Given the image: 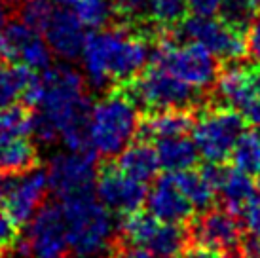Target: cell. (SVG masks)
Returning a JSON list of instances; mask_svg holds the SVG:
<instances>
[{
  "label": "cell",
  "instance_id": "43",
  "mask_svg": "<svg viewBox=\"0 0 260 258\" xmlns=\"http://www.w3.org/2000/svg\"><path fill=\"white\" fill-rule=\"evenodd\" d=\"M249 76H251V86H253L254 95L260 97V67H256L254 71L249 72Z\"/></svg>",
  "mask_w": 260,
  "mask_h": 258
},
{
  "label": "cell",
  "instance_id": "37",
  "mask_svg": "<svg viewBox=\"0 0 260 258\" xmlns=\"http://www.w3.org/2000/svg\"><path fill=\"white\" fill-rule=\"evenodd\" d=\"M224 0H188V12L200 17H215Z\"/></svg>",
  "mask_w": 260,
  "mask_h": 258
},
{
  "label": "cell",
  "instance_id": "14",
  "mask_svg": "<svg viewBox=\"0 0 260 258\" xmlns=\"http://www.w3.org/2000/svg\"><path fill=\"white\" fill-rule=\"evenodd\" d=\"M146 207L154 218L159 222L182 224L192 216L194 207L184 198V194L175 184L173 175L159 177L154 186L146 192Z\"/></svg>",
  "mask_w": 260,
  "mask_h": 258
},
{
  "label": "cell",
  "instance_id": "6",
  "mask_svg": "<svg viewBox=\"0 0 260 258\" xmlns=\"http://www.w3.org/2000/svg\"><path fill=\"white\" fill-rule=\"evenodd\" d=\"M245 118L232 107H217L203 112L192 125L194 144L200 156L211 164L230 158L234 144L245 131Z\"/></svg>",
  "mask_w": 260,
  "mask_h": 258
},
{
  "label": "cell",
  "instance_id": "21",
  "mask_svg": "<svg viewBox=\"0 0 260 258\" xmlns=\"http://www.w3.org/2000/svg\"><path fill=\"white\" fill-rule=\"evenodd\" d=\"M37 78V72L23 63L0 64V107H10L23 99Z\"/></svg>",
  "mask_w": 260,
  "mask_h": 258
},
{
  "label": "cell",
  "instance_id": "5",
  "mask_svg": "<svg viewBox=\"0 0 260 258\" xmlns=\"http://www.w3.org/2000/svg\"><path fill=\"white\" fill-rule=\"evenodd\" d=\"M150 59L152 64L166 69L196 89L213 86L220 72L217 57L196 42L177 46L169 38H161L150 53Z\"/></svg>",
  "mask_w": 260,
  "mask_h": 258
},
{
  "label": "cell",
  "instance_id": "8",
  "mask_svg": "<svg viewBox=\"0 0 260 258\" xmlns=\"http://www.w3.org/2000/svg\"><path fill=\"white\" fill-rule=\"evenodd\" d=\"M17 252L23 258H67L69 239H67L65 216L61 205H42L29 222L27 234L17 239Z\"/></svg>",
  "mask_w": 260,
  "mask_h": 258
},
{
  "label": "cell",
  "instance_id": "30",
  "mask_svg": "<svg viewBox=\"0 0 260 258\" xmlns=\"http://www.w3.org/2000/svg\"><path fill=\"white\" fill-rule=\"evenodd\" d=\"M148 12L159 27H177L186 19L188 0H148Z\"/></svg>",
  "mask_w": 260,
  "mask_h": 258
},
{
  "label": "cell",
  "instance_id": "25",
  "mask_svg": "<svg viewBox=\"0 0 260 258\" xmlns=\"http://www.w3.org/2000/svg\"><path fill=\"white\" fill-rule=\"evenodd\" d=\"M186 239H188V232L182 228L181 224L164 222L158 226L156 234L152 236V239L146 245V249L152 254H158L161 258H169L179 254L184 249Z\"/></svg>",
  "mask_w": 260,
  "mask_h": 258
},
{
  "label": "cell",
  "instance_id": "18",
  "mask_svg": "<svg viewBox=\"0 0 260 258\" xmlns=\"http://www.w3.org/2000/svg\"><path fill=\"white\" fill-rule=\"evenodd\" d=\"M38 164V152L35 144L23 135L0 137V173L19 175L30 171Z\"/></svg>",
  "mask_w": 260,
  "mask_h": 258
},
{
  "label": "cell",
  "instance_id": "49",
  "mask_svg": "<svg viewBox=\"0 0 260 258\" xmlns=\"http://www.w3.org/2000/svg\"><path fill=\"white\" fill-rule=\"evenodd\" d=\"M0 258H4V256H2V254H0Z\"/></svg>",
  "mask_w": 260,
  "mask_h": 258
},
{
  "label": "cell",
  "instance_id": "40",
  "mask_svg": "<svg viewBox=\"0 0 260 258\" xmlns=\"http://www.w3.org/2000/svg\"><path fill=\"white\" fill-rule=\"evenodd\" d=\"M241 114H243L247 123H251L253 127L260 129V97L258 99L254 97V99L241 110Z\"/></svg>",
  "mask_w": 260,
  "mask_h": 258
},
{
  "label": "cell",
  "instance_id": "33",
  "mask_svg": "<svg viewBox=\"0 0 260 258\" xmlns=\"http://www.w3.org/2000/svg\"><path fill=\"white\" fill-rule=\"evenodd\" d=\"M112 8L125 19H139L148 10V0H112Z\"/></svg>",
  "mask_w": 260,
  "mask_h": 258
},
{
  "label": "cell",
  "instance_id": "48",
  "mask_svg": "<svg viewBox=\"0 0 260 258\" xmlns=\"http://www.w3.org/2000/svg\"><path fill=\"white\" fill-rule=\"evenodd\" d=\"M256 188L260 190V175H258V184H256Z\"/></svg>",
  "mask_w": 260,
  "mask_h": 258
},
{
  "label": "cell",
  "instance_id": "23",
  "mask_svg": "<svg viewBox=\"0 0 260 258\" xmlns=\"http://www.w3.org/2000/svg\"><path fill=\"white\" fill-rule=\"evenodd\" d=\"M173 175L175 184L179 186L184 198L190 201V205L200 211H207L215 201V190L205 182L202 173L186 169V171H177Z\"/></svg>",
  "mask_w": 260,
  "mask_h": 258
},
{
  "label": "cell",
  "instance_id": "12",
  "mask_svg": "<svg viewBox=\"0 0 260 258\" xmlns=\"http://www.w3.org/2000/svg\"><path fill=\"white\" fill-rule=\"evenodd\" d=\"M95 192L105 207L123 215L141 209L146 200L145 182L131 179L112 165H107L97 173Z\"/></svg>",
  "mask_w": 260,
  "mask_h": 258
},
{
  "label": "cell",
  "instance_id": "7",
  "mask_svg": "<svg viewBox=\"0 0 260 258\" xmlns=\"http://www.w3.org/2000/svg\"><path fill=\"white\" fill-rule=\"evenodd\" d=\"M125 91L133 103L145 105L148 108L166 110V108H188L198 101L196 87L184 84L169 71L158 64L148 67L141 76L125 84Z\"/></svg>",
  "mask_w": 260,
  "mask_h": 258
},
{
  "label": "cell",
  "instance_id": "44",
  "mask_svg": "<svg viewBox=\"0 0 260 258\" xmlns=\"http://www.w3.org/2000/svg\"><path fill=\"white\" fill-rule=\"evenodd\" d=\"M8 23V6L0 0V27H4Z\"/></svg>",
  "mask_w": 260,
  "mask_h": 258
},
{
  "label": "cell",
  "instance_id": "29",
  "mask_svg": "<svg viewBox=\"0 0 260 258\" xmlns=\"http://www.w3.org/2000/svg\"><path fill=\"white\" fill-rule=\"evenodd\" d=\"M17 15L19 21L40 35L48 29L50 21L53 19L55 4L53 0H21L17 6Z\"/></svg>",
  "mask_w": 260,
  "mask_h": 258
},
{
  "label": "cell",
  "instance_id": "26",
  "mask_svg": "<svg viewBox=\"0 0 260 258\" xmlns=\"http://www.w3.org/2000/svg\"><path fill=\"white\" fill-rule=\"evenodd\" d=\"M69 12H73L76 19L87 29H101L110 21L114 8L112 0H74Z\"/></svg>",
  "mask_w": 260,
  "mask_h": 258
},
{
  "label": "cell",
  "instance_id": "45",
  "mask_svg": "<svg viewBox=\"0 0 260 258\" xmlns=\"http://www.w3.org/2000/svg\"><path fill=\"white\" fill-rule=\"evenodd\" d=\"M73 2H74V0H53V4H55V6H59V8H63V10H69Z\"/></svg>",
  "mask_w": 260,
  "mask_h": 258
},
{
  "label": "cell",
  "instance_id": "13",
  "mask_svg": "<svg viewBox=\"0 0 260 258\" xmlns=\"http://www.w3.org/2000/svg\"><path fill=\"white\" fill-rule=\"evenodd\" d=\"M48 173L42 169H30V171L15 175L14 184L4 198L2 205L8 216L14 220L15 226L29 224L30 218L37 215L42 207L44 196L48 192Z\"/></svg>",
  "mask_w": 260,
  "mask_h": 258
},
{
  "label": "cell",
  "instance_id": "38",
  "mask_svg": "<svg viewBox=\"0 0 260 258\" xmlns=\"http://www.w3.org/2000/svg\"><path fill=\"white\" fill-rule=\"evenodd\" d=\"M247 30H249V35H247V53L256 63H260V17H256Z\"/></svg>",
  "mask_w": 260,
  "mask_h": 258
},
{
  "label": "cell",
  "instance_id": "35",
  "mask_svg": "<svg viewBox=\"0 0 260 258\" xmlns=\"http://www.w3.org/2000/svg\"><path fill=\"white\" fill-rule=\"evenodd\" d=\"M17 59V44L8 27H0V63H14Z\"/></svg>",
  "mask_w": 260,
  "mask_h": 258
},
{
  "label": "cell",
  "instance_id": "16",
  "mask_svg": "<svg viewBox=\"0 0 260 258\" xmlns=\"http://www.w3.org/2000/svg\"><path fill=\"white\" fill-rule=\"evenodd\" d=\"M194 122V114L188 108H166V110L146 116L145 120L139 123L137 133L143 141L182 137L192 129Z\"/></svg>",
  "mask_w": 260,
  "mask_h": 258
},
{
  "label": "cell",
  "instance_id": "2",
  "mask_svg": "<svg viewBox=\"0 0 260 258\" xmlns=\"http://www.w3.org/2000/svg\"><path fill=\"white\" fill-rule=\"evenodd\" d=\"M82 64L89 84L97 89L110 82L129 84L145 69L150 57L148 40L125 29L93 30L86 36Z\"/></svg>",
  "mask_w": 260,
  "mask_h": 258
},
{
  "label": "cell",
  "instance_id": "1",
  "mask_svg": "<svg viewBox=\"0 0 260 258\" xmlns=\"http://www.w3.org/2000/svg\"><path fill=\"white\" fill-rule=\"evenodd\" d=\"M27 107H37L32 114V133L50 144L61 139L71 152L87 148V118L91 101L84 91V76L73 67H50L38 76L23 97Z\"/></svg>",
  "mask_w": 260,
  "mask_h": 258
},
{
  "label": "cell",
  "instance_id": "47",
  "mask_svg": "<svg viewBox=\"0 0 260 258\" xmlns=\"http://www.w3.org/2000/svg\"><path fill=\"white\" fill-rule=\"evenodd\" d=\"M230 258H249L247 254H234V256H230Z\"/></svg>",
  "mask_w": 260,
  "mask_h": 258
},
{
  "label": "cell",
  "instance_id": "24",
  "mask_svg": "<svg viewBox=\"0 0 260 258\" xmlns=\"http://www.w3.org/2000/svg\"><path fill=\"white\" fill-rule=\"evenodd\" d=\"M232 164L238 171L247 175H260V131H243L230 154Z\"/></svg>",
  "mask_w": 260,
  "mask_h": 258
},
{
  "label": "cell",
  "instance_id": "22",
  "mask_svg": "<svg viewBox=\"0 0 260 258\" xmlns=\"http://www.w3.org/2000/svg\"><path fill=\"white\" fill-rule=\"evenodd\" d=\"M254 190L256 186H254L251 175L238 171L236 167H228L217 192H220L222 196L224 209L234 215H239L247 207V203L254 198Z\"/></svg>",
  "mask_w": 260,
  "mask_h": 258
},
{
  "label": "cell",
  "instance_id": "20",
  "mask_svg": "<svg viewBox=\"0 0 260 258\" xmlns=\"http://www.w3.org/2000/svg\"><path fill=\"white\" fill-rule=\"evenodd\" d=\"M159 167H164L167 173L186 171L192 169L198 164V148L194 141L186 137H169V139H159L156 146Z\"/></svg>",
  "mask_w": 260,
  "mask_h": 258
},
{
  "label": "cell",
  "instance_id": "27",
  "mask_svg": "<svg viewBox=\"0 0 260 258\" xmlns=\"http://www.w3.org/2000/svg\"><path fill=\"white\" fill-rule=\"evenodd\" d=\"M218 14L226 25L243 33L258 17L260 0H224Z\"/></svg>",
  "mask_w": 260,
  "mask_h": 258
},
{
  "label": "cell",
  "instance_id": "32",
  "mask_svg": "<svg viewBox=\"0 0 260 258\" xmlns=\"http://www.w3.org/2000/svg\"><path fill=\"white\" fill-rule=\"evenodd\" d=\"M19 61L25 67H29L32 71H46L51 67V59H53V51L50 50V46L46 40L40 38V35H35L32 38H29L27 42L21 46L19 50Z\"/></svg>",
  "mask_w": 260,
  "mask_h": 258
},
{
  "label": "cell",
  "instance_id": "3",
  "mask_svg": "<svg viewBox=\"0 0 260 258\" xmlns=\"http://www.w3.org/2000/svg\"><path fill=\"white\" fill-rule=\"evenodd\" d=\"M69 249L78 258H107L116 252V226L110 209L93 192L61 200Z\"/></svg>",
  "mask_w": 260,
  "mask_h": 258
},
{
  "label": "cell",
  "instance_id": "28",
  "mask_svg": "<svg viewBox=\"0 0 260 258\" xmlns=\"http://www.w3.org/2000/svg\"><path fill=\"white\" fill-rule=\"evenodd\" d=\"M159 226V220L154 218L150 213H143V211H133L127 213L122 222V234L123 237L133 245L139 247H146L152 236L156 234Z\"/></svg>",
  "mask_w": 260,
  "mask_h": 258
},
{
  "label": "cell",
  "instance_id": "17",
  "mask_svg": "<svg viewBox=\"0 0 260 258\" xmlns=\"http://www.w3.org/2000/svg\"><path fill=\"white\" fill-rule=\"evenodd\" d=\"M118 169L125 173L127 177L141 182H148V180L156 179L159 171V162L156 148H152L148 141H137V143H129L118 156Z\"/></svg>",
  "mask_w": 260,
  "mask_h": 258
},
{
  "label": "cell",
  "instance_id": "46",
  "mask_svg": "<svg viewBox=\"0 0 260 258\" xmlns=\"http://www.w3.org/2000/svg\"><path fill=\"white\" fill-rule=\"evenodd\" d=\"M107 258H120V251L112 252V254H110V256H107Z\"/></svg>",
  "mask_w": 260,
  "mask_h": 258
},
{
  "label": "cell",
  "instance_id": "42",
  "mask_svg": "<svg viewBox=\"0 0 260 258\" xmlns=\"http://www.w3.org/2000/svg\"><path fill=\"white\" fill-rule=\"evenodd\" d=\"M120 258H154V254H152L146 247H139V245H135V247L129 249V251L120 252Z\"/></svg>",
  "mask_w": 260,
  "mask_h": 258
},
{
  "label": "cell",
  "instance_id": "11",
  "mask_svg": "<svg viewBox=\"0 0 260 258\" xmlns=\"http://www.w3.org/2000/svg\"><path fill=\"white\" fill-rule=\"evenodd\" d=\"M188 237L196 245L213 251H234L241 243V226L234 213L226 209H207L194 218Z\"/></svg>",
  "mask_w": 260,
  "mask_h": 258
},
{
  "label": "cell",
  "instance_id": "10",
  "mask_svg": "<svg viewBox=\"0 0 260 258\" xmlns=\"http://www.w3.org/2000/svg\"><path fill=\"white\" fill-rule=\"evenodd\" d=\"M181 33L190 42L203 46L222 61H238L249 55L243 33L232 29L222 19L192 15L181 23Z\"/></svg>",
  "mask_w": 260,
  "mask_h": 258
},
{
  "label": "cell",
  "instance_id": "9",
  "mask_svg": "<svg viewBox=\"0 0 260 258\" xmlns=\"http://www.w3.org/2000/svg\"><path fill=\"white\" fill-rule=\"evenodd\" d=\"M97 154L91 148L53 156L48 167V184L59 200L93 192L97 182Z\"/></svg>",
  "mask_w": 260,
  "mask_h": 258
},
{
  "label": "cell",
  "instance_id": "34",
  "mask_svg": "<svg viewBox=\"0 0 260 258\" xmlns=\"http://www.w3.org/2000/svg\"><path fill=\"white\" fill-rule=\"evenodd\" d=\"M17 228L14 220L8 216V213L0 207V251L2 249H10V247H15L17 239H19V234H17Z\"/></svg>",
  "mask_w": 260,
  "mask_h": 258
},
{
  "label": "cell",
  "instance_id": "15",
  "mask_svg": "<svg viewBox=\"0 0 260 258\" xmlns=\"http://www.w3.org/2000/svg\"><path fill=\"white\" fill-rule=\"evenodd\" d=\"M44 35L50 50L65 61H74L82 55L87 36L84 33V25L76 19V15L63 8L55 10V15L48 29L44 30Z\"/></svg>",
  "mask_w": 260,
  "mask_h": 258
},
{
  "label": "cell",
  "instance_id": "4",
  "mask_svg": "<svg viewBox=\"0 0 260 258\" xmlns=\"http://www.w3.org/2000/svg\"><path fill=\"white\" fill-rule=\"evenodd\" d=\"M139 112L125 89L103 97L87 118V146L97 156H118L139 131Z\"/></svg>",
  "mask_w": 260,
  "mask_h": 258
},
{
  "label": "cell",
  "instance_id": "31",
  "mask_svg": "<svg viewBox=\"0 0 260 258\" xmlns=\"http://www.w3.org/2000/svg\"><path fill=\"white\" fill-rule=\"evenodd\" d=\"M32 112L25 107L10 105L0 107V137L2 135H30Z\"/></svg>",
  "mask_w": 260,
  "mask_h": 258
},
{
  "label": "cell",
  "instance_id": "36",
  "mask_svg": "<svg viewBox=\"0 0 260 258\" xmlns=\"http://www.w3.org/2000/svg\"><path fill=\"white\" fill-rule=\"evenodd\" d=\"M241 215H243L249 234L260 236V198L254 196L253 200L247 203V207L241 211Z\"/></svg>",
  "mask_w": 260,
  "mask_h": 258
},
{
  "label": "cell",
  "instance_id": "19",
  "mask_svg": "<svg viewBox=\"0 0 260 258\" xmlns=\"http://www.w3.org/2000/svg\"><path fill=\"white\" fill-rule=\"evenodd\" d=\"M217 93L222 97L226 107L236 108L239 112L256 97L251 86V76L241 67H230L218 72Z\"/></svg>",
  "mask_w": 260,
  "mask_h": 258
},
{
  "label": "cell",
  "instance_id": "41",
  "mask_svg": "<svg viewBox=\"0 0 260 258\" xmlns=\"http://www.w3.org/2000/svg\"><path fill=\"white\" fill-rule=\"evenodd\" d=\"M241 247H243V254H247L249 258H260V236H251L241 241Z\"/></svg>",
  "mask_w": 260,
  "mask_h": 258
},
{
  "label": "cell",
  "instance_id": "39",
  "mask_svg": "<svg viewBox=\"0 0 260 258\" xmlns=\"http://www.w3.org/2000/svg\"><path fill=\"white\" fill-rule=\"evenodd\" d=\"M179 258H222L218 251H213V249H207V247H202V245H196L194 247H188V249H182L179 252Z\"/></svg>",
  "mask_w": 260,
  "mask_h": 258
}]
</instances>
